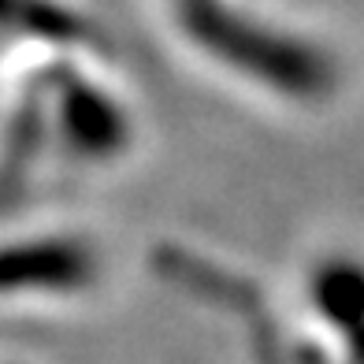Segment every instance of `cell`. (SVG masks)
<instances>
[{
  "label": "cell",
  "instance_id": "obj_2",
  "mask_svg": "<svg viewBox=\"0 0 364 364\" xmlns=\"http://www.w3.org/2000/svg\"><path fill=\"white\" fill-rule=\"evenodd\" d=\"M175 283H182L186 290L201 294L208 305H223L245 323V335L250 346L260 350V364H290V357L283 353V346L268 338V327H264V312L257 294H250L245 287L235 283V275H227L223 268L208 264L201 257H175Z\"/></svg>",
  "mask_w": 364,
  "mask_h": 364
},
{
  "label": "cell",
  "instance_id": "obj_1",
  "mask_svg": "<svg viewBox=\"0 0 364 364\" xmlns=\"http://www.w3.org/2000/svg\"><path fill=\"white\" fill-rule=\"evenodd\" d=\"M97 279V253L78 238H38L0 250L4 294H82Z\"/></svg>",
  "mask_w": 364,
  "mask_h": 364
}]
</instances>
